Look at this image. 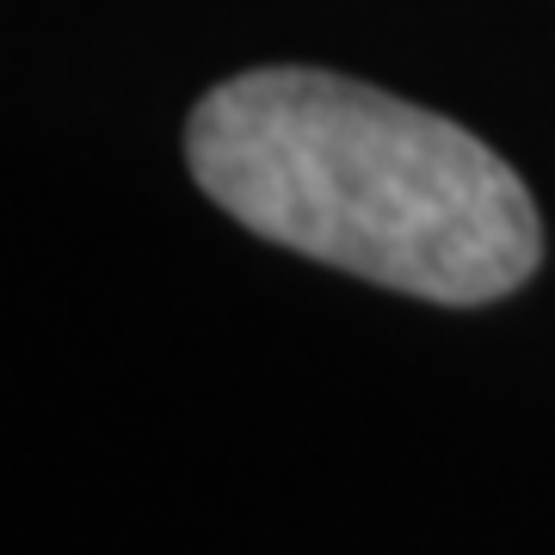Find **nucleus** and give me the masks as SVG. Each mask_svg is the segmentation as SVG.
Returning <instances> with one entry per match:
<instances>
[{
  "label": "nucleus",
  "mask_w": 555,
  "mask_h": 555,
  "mask_svg": "<svg viewBox=\"0 0 555 555\" xmlns=\"http://www.w3.org/2000/svg\"><path fill=\"white\" fill-rule=\"evenodd\" d=\"M185 155L254 235L426 302H494L543 259L531 192L488 142L346 75L222 80Z\"/></svg>",
  "instance_id": "nucleus-1"
}]
</instances>
